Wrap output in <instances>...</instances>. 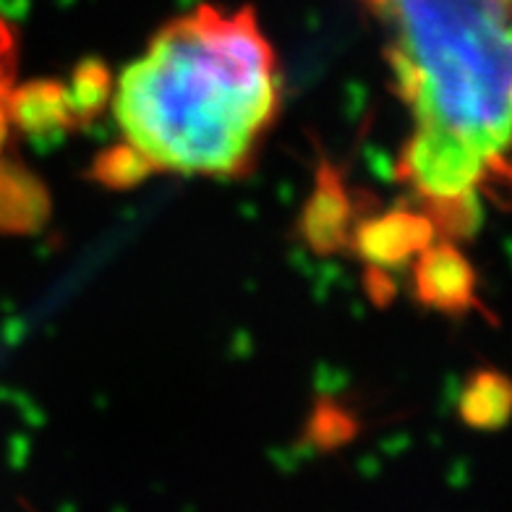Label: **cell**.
I'll return each instance as SVG.
<instances>
[{
    "label": "cell",
    "mask_w": 512,
    "mask_h": 512,
    "mask_svg": "<svg viewBox=\"0 0 512 512\" xmlns=\"http://www.w3.org/2000/svg\"><path fill=\"white\" fill-rule=\"evenodd\" d=\"M280 100L275 50L251 11L196 8L170 21L113 89L118 149L105 178L236 176Z\"/></svg>",
    "instance_id": "6da1fadb"
},
{
    "label": "cell",
    "mask_w": 512,
    "mask_h": 512,
    "mask_svg": "<svg viewBox=\"0 0 512 512\" xmlns=\"http://www.w3.org/2000/svg\"><path fill=\"white\" fill-rule=\"evenodd\" d=\"M390 32L411 139L403 176L447 220L512 183V0H366Z\"/></svg>",
    "instance_id": "7a4b0ae2"
},
{
    "label": "cell",
    "mask_w": 512,
    "mask_h": 512,
    "mask_svg": "<svg viewBox=\"0 0 512 512\" xmlns=\"http://www.w3.org/2000/svg\"><path fill=\"white\" fill-rule=\"evenodd\" d=\"M16 40L14 29L0 16V168L8 162V139L14 131Z\"/></svg>",
    "instance_id": "3957f363"
}]
</instances>
